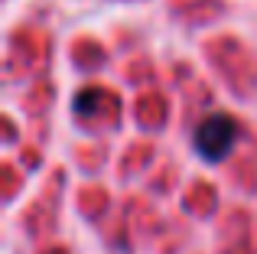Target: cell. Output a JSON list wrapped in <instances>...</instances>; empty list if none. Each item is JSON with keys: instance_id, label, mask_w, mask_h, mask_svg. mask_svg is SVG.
<instances>
[{"instance_id": "cell-1", "label": "cell", "mask_w": 257, "mask_h": 254, "mask_svg": "<svg viewBox=\"0 0 257 254\" xmlns=\"http://www.w3.org/2000/svg\"><path fill=\"white\" fill-rule=\"evenodd\" d=\"M238 137H241V124L234 121L231 114L215 111V114H208V117L199 121V127H195V134H192V144H195V153H199L202 160L221 163V160H228V153L234 150Z\"/></svg>"}, {"instance_id": "cell-2", "label": "cell", "mask_w": 257, "mask_h": 254, "mask_svg": "<svg viewBox=\"0 0 257 254\" xmlns=\"http://www.w3.org/2000/svg\"><path fill=\"white\" fill-rule=\"evenodd\" d=\"M98 104H101V91L98 88H85V91H78V98H75V114L91 117L94 111H98Z\"/></svg>"}]
</instances>
